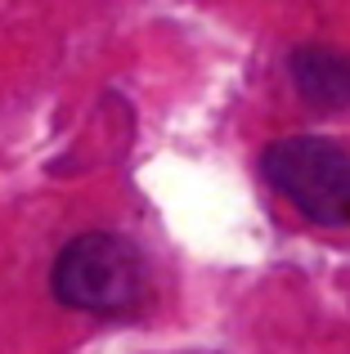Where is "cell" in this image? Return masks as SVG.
Returning <instances> with one entry per match:
<instances>
[{
  "label": "cell",
  "mask_w": 350,
  "mask_h": 354,
  "mask_svg": "<svg viewBox=\"0 0 350 354\" xmlns=\"http://www.w3.org/2000/svg\"><path fill=\"white\" fill-rule=\"evenodd\" d=\"M292 81L315 108H346L350 104V59L328 45L292 54Z\"/></svg>",
  "instance_id": "obj_3"
},
{
  "label": "cell",
  "mask_w": 350,
  "mask_h": 354,
  "mask_svg": "<svg viewBox=\"0 0 350 354\" xmlns=\"http://www.w3.org/2000/svg\"><path fill=\"white\" fill-rule=\"evenodd\" d=\"M54 292L72 310L122 314L144 292V260L117 234H81L54 265Z\"/></svg>",
  "instance_id": "obj_2"
},
{
  "label": "cell",
  "mask_w": 350,
  "mask_h": 354,
  "mask_svg": "<svg viewBox=\"0 0 350 354\" xmlns=\"http://www.w3.org/2000/svg\"><path fill=\"white\" fill-rule=\"evenodd\" d=\"M265 180L315 225L350 229V153L333 139H283L265 153Z\"/></svg>",
  "instance_id": "obj_1"
}]
</instances>
